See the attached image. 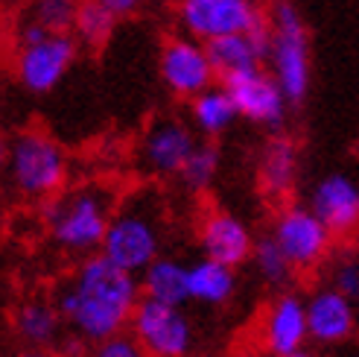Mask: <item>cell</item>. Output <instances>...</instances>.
I'll return each mask as SVG.
<instances>
[{"mask_svg": "<svg viewBox=\"0 0 359 357\" xmlns=\"http://www.w3.org/2000/svg\"><path fill=\"white\" fill-rule=\"evenodd\" d=\"M143 299L140 278L126 273L102 252L76 261L53 290V301L70 334L94 346L105 337L129 331L132 313Z\"/></svg>", "mask_w": 359, "mask_h": 357, "instance_id": "obj_1", "label": "cell"}, {"mask_svg": "<svg viewBox=\"0 0 359 357\" xmlns=\"http://www.w3.org/2000/svg\"><path fill=\"white\" fill-rule=\"evenodd\" d=\"M114 190L102 182L65 188L41 205V220L50 243L67 258H88L102 249L105 231L114 217Z\"/></svg>", "mask_w": 359, "mask_h": 357, "instance_id": "obj_2", "label": "cell"}, {"mask_svg": "<svg viewBox=\"0 0 359 357\" xmlns=\"http://www.w3.org/2000/svg\"><path fill=\"white\" fill-rule=\"evenodd\" d=\"M167 240V208L161 193L140 188L117 202L114 217L105 231L100 252L123 266L126 273L140 275L152 261L164 255Z\"/></svg>", "mask_w": 359, "mask_h": 357, "instance_id": "obj_3", "label": "cell"}, {"mask_svg": "<svg viewBox=\"0 0 359 357\" xmlns=\"http://www.w3.org/2000/svg\"><path fill=\"white\" fill-rule=\"evenodd\" d=\"M6 182L24 202H47L67 185V155L62 144L44 129H18L6 141L4 152Z\"/></svg>", "mask_w": 359, "mask_h": 357, "instance_id": "obj_4", "label": "cell"}, {"mask_svg": "<svg viewBox=\"0 0 359 357\" xmlns=\"http://www.w3.org/2000/svg\"><path fill=\"white\" fill-rule=\"evenodd\" d=\"M266 15H269V27H272L266 67L275 74L290 103L298 105L310 94V82H313L310 30L304 24L298 6L290 4V0H275Z\"/></svg>", "mask_w": 359, "mask_h": 357, "instance_id": "obj_5", "label": "cell"}, {"mask_svg": "<svg viewBox=\"0 0 359 357\" xmlns=\"http://www.w3.org/2000/svg\"><path fill=\"white\" fill-rule=\"evenodd\" d=\"M79 41L70 32H47L35 41L15 44L12 74L29 94H50L62 85L76 62Z\"/></svg>", "mask_w": 359, "mask_h": 357, "instance_id": "obj_6", "label": "cell"}, {"mask_svg": "<svg viewBox=\"0 0 359 357\" xmlns=\"http://www.w3.org/2000/svg\"><path fill=\"white\" fill-rule=\"evenodd\" d=\"M196 126L178 115H161L149 120L135 147V164L147 178H178L187 158L199 147Z\"/></svg>", "mask_w": 359, "mask_h": 357, "instance_id": "obj_7", "label": "cell"}, {"mask_svg": "<svg viewBox=\"0 0 359 357\" xmlns=\"http://www.w3.org/2000/svg\"><path fill=\"white\" fill-rule=\"evenodd\" d=\"M269 235L283 249V255L292 261L295 273H313L325 264L333 252L336 235L327 223L304 202V205H283L278 208Z\"/></svg>", "mask_w": 359, "mask_h": 357, "instance_id": "obj_8", "label": "cell"}, {"mask_svg": "<svg viewBox=\"0 0 359 357\" xmlns=\"http://www.w3.org/2000/svg\"><path fill=\"white\" fill-rule=\"evenodd\" d=\"M129 331L152 357H187L193 354L196 331L184 305H170L143 296L132 313Z\"/></svg>", "mask_w": 359, "mask_h": 357, "instance_id": "obj_9", "label": "cell"}, {"mask_svg": "<svg viewBox=\"0 0 359 357\" xmlns=\"http://www.w3.org/2000/svg\"><path fill=\"white\" fill-rule=\"evenodd\" d=\"M158 74L164 88L178 97V100H193L196 94L208 91L210 85H217V67L210 62V53L208 44L193 39V35L182 32V35H172L161 44L158 53Z\"/></svg>", "mask_w": 359, "mask_h": 357, "instance_id": "obj_10", "label": "cell"}, {"mask_svg": "<svg viewBox=\"0 0 359 357\" xmlns=\"http://www.w3.org/2000/svg\"><path fill=\"white\" fill-rule=\"evenodd\" d=\"M178 30L199 41H213L222 35L245 32L266 21L257 0H178L175 4Z\"/></svg>", "mask_w": 359, "mask_h": 357, "instance_id": "obj_11", "label": "cell"}, {"mask_svg": "<svg viewBox=\"0 0 359 357\" xmlns=\"http://www.w3.org/2000/svg\"><path fill=\"white\" fill-rule=\"evenodd\" d=\"M222 85L228 88V94L234 100L243 120L263 126L269 132H278L286 123L292 103L266 65L243 70V74H231L222 79Z\"/></svg>", "mask_w": 359, "mask_h": 357, "instance_id": "obj_12", "label": "cell"}, {"mask_svg": "<svg viewBox=\"0 0 359 357\" xmlns=\"http://www.w3.org/2000/svg\"><path fill=\"white\" fill-rule=\"evenodd\" d=\"M260 346L278 357L298 351L310 343V319H307V296L290 290H278L260 316Z\"/></svg>", "mask_w": 359, "mask_h": 357, "instance_id": "obj_13", "label": "cell"}, {"mask_svg": "<svg viewBox=\"0 0 359 357\" xmlns=\"http://www.w3.org/2000/svg\"><path fill=\"white\" fill-rule=\"evenodd\" d=\"M307 205L327 223L336 238L359 235V178L348 170L325 173L310 188Z\"/></svg>", "mask_w": 359, "mask_h": 357, "instance_id": "obj_14", "label": "cell"}, {"mask_svg": "<svg viewBox=\"0 0 359 357\" xmlns=\"http://www.w3.org/2000/svg\"><path fill=\"white\" fill-rule=\"evenodd\" d=\"M307 319H310V343L316 349H342L356 334L353 299L336 290L333 284H318L307 293Z\"/></svg>", "mask_w": 359, "mask_h": 357, "instance_id": "obj_15", "label": "cell"}, {"mask_svg": "<svg viewBox=\"0 0 359 357\" xmlns=\"http://www.w3.org/2000/svg\"><path fill=\"white\" fill-rule=\"evenodd\" d=\"M257 238L251 235L245 220L231 211H208L199 223V249L202 255L217 258L228 266H243L255 255Z\"/></svg>", "mask_w": 359, "mask_h": 357, "instance_id": "obj_16", "label": "cell"}, {"mask_svg": "<svg viewBox=\"0 0 359 357\" xmlns=\"http://www.w3.org/2000/svg\"><path fill=\"white\" fill-rule=\"evenodd\" d=\"M269 41H272V27H269V15H266V21H260L257 27H251L245 32L222 35V39L208 41V53L219 79H225L231 74L263 67L269 59Z\"/></svg>", "mask_w": 359, "mask_h": 357, "instance_id": "obj_17", "label": "cell"}, {"mask_svg": "<svg viewBox=\"0 0 359 357\" xmlns=\"http://www.w3.org/2000/svg\"><path fill=\"white\" fill-rule=\"evenodd\" d=\"M67 325L56 308V301L44 299V296H32L27 301H21L12 311V334L18 346L27 349H59Z\"/></svg>", "mask_w": 359, "mask_h": 357, "instance_id": "obj_18", "label": "cell"}, {"mask_svg": "<svg viewBox=\"0 0 359 357\" xmlns=\"http://www.w3.org/2000/svg\"><path fill=\"white\" fill-rule=\"evenodd\" d=\"M301 173V155L292 138L275 135L266 141V147L260 150L257 158V185L260 193L272 202L290 200Z\"/></svg>", "mask_w": 359, "mask_h": 357, "instance_id": "obj_19", "label": "cell"}, {"mask_svg": "<svg viewBox=\"0 0 359 357\" xmlns=\"http://www.w3.org/2000/svg\"><path fill=\"white\" fill-rule=\"evenodd\" d=\"M237 296V266L202 255L190 261V301L202 308H225Z\"/></svg>", "mask_w": 359, "mask_h": 357, "instance_id": "obj_20", "label": "cell"}, {"mask_svg": "<svg viewBox=\"0 0 359 357\" xmlns=\"http://www.w3.org/2000/svg\"><path fill=\"white\" fill-rule=\"evenodd\" d=\"M140 290L143 296L170 301V305H187L190 301V264L161 255L152 261L140 275Z\"/></svg>", "mask_w": 359, "mask_h": 357, "instance_id": "obj_21", "label": "cell"}, {"mask_svg": "<svg viewBox=\"0 0 359 357\" xmlns=\"http://www.w3.org/2000/svg\"><path fill=\"white\" fill-rule=\"evenodd\" d=\"M240 117L234 100H231L228 88L219 82V85H210L208 91L196 94L190 100V123L196 126L202 138H219L225 135L234 120Z\"/></svg>", "mask_w": 359, "mask_h": 357, "instance_id": "obj_22", "label": "cell"}, {"mask_svg": "<svg viewBox=\"0 0 359 357\" xmlns=\"http://www.w3.org/2000/svg\"><path fill=\"white\" fill-rule=\"evenodd\" d=\"M251 270H255L257 281L269 290H290L292 278H295V266L292 261L283 255V249L275 243L272 235L257 238L255 255H251Z\"/></svg>", "mask_w": 359, "mask_h": 357, "instance_id": "obj_23", "label": "cell"}, {"mask_svg": "<svg viewBox=\"0 0 359 357\" xmlns=\"http://www.w3.org/2000/svg\"><path fill=\"white\" fill-rule=\"evenodd\" d=\"M117 21H120V18L111 9H105L102 4H97V0H82L76 24H74V35H76L79 44L102 47L105 41L111 39Z\"/></svg>", "mask_w": 359, "mask_h": 357, "instance_id": "obj_24", "label": "cell"}, {"mask_svg": "<svg viewBox=\"0 0 359 357\" xmlns=\"http://www.w3.org/2000/svg\"><path fill=\"white\" fill-rule=\"evenodd\" d=\"M79 6L82 0H27L21 15L50 32H74Z\"/></svg>", "mask_w": 359, "mask_h": 357, "instance_id": "obj_25", "label": "cell"}, {"mask_svg": "<svg viewBox=\"0 0 359 357\" xmlns=\"http://www.w3.org/2000/svg\"><path fill=\"white\" fill-rule=\"evenodd\" d=\"M219 173V150L210 141H199V147L193 150V155L187 158L184 170L178 173V182H182L190 193H202L213 185V178Z\"/></svg>", "mask_w": 359, "mask_h": 357, "instance_id": "obj_26", "label": "cell"}, {"mask_svg": "<svg viewBox=\"0 0 359 357\" xmlns=\"http://www.w3.org/2000/svg\"><path fill=\"white\" fill-rule=\"evenodd\" d=\"M85 357H152V354L140 346V340L132 331H120L114 337H105V340L94 343Z\"/></svg>", "mask_w": 359, "mask_h": 357, "instance_id": "obj_27", "label": "cell"}, {"mask_svg": "<svg viewBox=\"0 0 359 357\" xmlns=\"http://www.w3.org/2000/svg\"><path fill=\"white\" fill-rule=\"evenodd\" d=\"M330 284L336 290H342L345 296L356 299L359 296V258L351 255V252L333 258V264H330Z\"/></svg>", "mask_w": 359, "mask_h": 357, "instance_id": "obj_28", "label": "cell"}, {"mask_svg": "<svg viewBox=\"0 0 359 357\" xmlns=\"http://www.w3.org/2000/svg\"><path fill=\"white\" fill-rule=\"evenodd\" d=\"M97 4H102L105 9H111L117 18H129V15L140 12V6L147 4V0H97Z\"/></svg>", "mask_w": 359, "mask_h": 357, "instance_id": "obj_29", "label": "cell"}, {"mask_svg": "<svg viewBox=\"0 0 359 357\" xmlns=\"http://www.w3.org/2000/svg\"><path fill=\"white\" fill-rule=\"evenodd\" d=\"M12 357H65L59 349H27V346H21Z\"/></svg>", "mask_w": 359, "mask_h": 357, "instance_id": "obj_30", "label": "cell"}, {"mask_svg": "<svg viewBox=\"0 0 359 357\" xmlns=\"http://www.w3.org/2000/svg\"><path fill=\"white\" fill-rule=\"evenodd\" d=\"M336 351H339V357H359V343H356V340H351L348 346L336 349Z\"/></svg>", "mask_w": 359, "mask_h": 357, "instance_id": "obj_31", "label": "cell"}, {"mask_svg": "<svg viewBox=\"0 0 359 357\" xmlns=\"http://www.w3.org/2000/svg\"><path fill=\"white\" fill-rule=\"evenodd\" d=\"M278 357H321V354L304 346V349H298V351H290V354H278Z\"/></svg>", "mask_w": 359, "mask_h": 357, "instance_id": "obj_32", "label": "cell"}, {"mask_svg": "<svg viewBox=\"0 0 359 357\" xmlns=\"http://www.w3.org/2000/svg\"><path fill=\"white\" fill-rule=\"evenodd\" d=\"M149 4H158V6H170V4H178V0H149Z\"/></svg>", "mask_w": 359, "mask_h": 357, "instance_id": "obj_33", "label": "cell"}, {"mask_svg": "<svg viewBox=\"0 0 359 357\" xmlns=\"http://www.w3.org/2000/svg\"><path fill=\"white\" fill-rule=\"evenodd\" d=\"M187 357H217V354H187Z\"/></svg>", "mask_w": 359, "mask_h": 357, "instance_id": "obj_34", "label": "cell"}]
</instances>
